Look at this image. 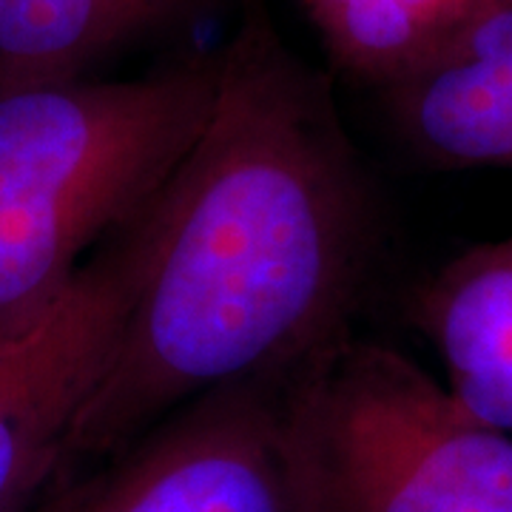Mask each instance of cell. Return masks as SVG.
<instances>
[{
	"label": "cell",
	"mask_w": 512,
	"mask_h": 512,
	"mask_svg": "<svg viewBox=\"0 0 512 512\" xmlns=\"http://www.w3.org/2000/svg\"><path fill=\"white\" fill-rule=\"evenodd\" d=\"M217 57L211 117L168 183L157 254L60 476L202 393L299 370L365 296L376 197L330 80L268 0H245Z\"/></svg>",
	"instance_id": "6da1fadb"
},
{
	"label": "cell",
	"mask_w": 512,
	"mask_h": 512,
	"mask_svg": "<svg viewBox=\"0 0 512 512\" xmlns=\"http://www.w3.org/2000/svg\"><path fill=\"white\" fill-rule=\"evenodd\" d=\"M220 57L131 80L0 86V342L154 200L200 140Z\"/></svg>",
	"instance_id": "7a4b0ae2"
},
{
	"label": "cell",
	"mask_w": 512,
	"mask_h": 512,
	"mask_svg": "<svg viewBox=\"0 0 512 512\" xmlns=\"http://www.w3.org/2000/svg\"><path fill=\"white\" fill-rule=\"evenodd\" d=\"M302 512H512V439L410 356L342 336L288 382Z\"/></svg>",
	"instance_id": "3957f363"
},
{
	"label": "cell",
	"mask_w": 512,
	"mask_h": 512,
	"mask_svg": "<svg viewBox=\"0 0 512 512\" xmlns=\"http://www.w3.org/2000/svg\"><path fill=\"white\" fill-rule=\"evenodd\" d=\"M293 373L174 407L52 481L29 512H302L285 424Z\"/></svg>",
	"instance_id": "277c9868"
},
{
	"label": "cell",
	"mask_w": 512,
	"mask_h": 512,
	"mask_svg": "<svg viewBox=\"0 0 512 512\" xmlns=\"http://www.w3.org/2000/svg\"><path fill=\"white\" fill-rule=\"evenodd\" d=\"M165 191L80 265L35 325L0 342V512H29L60 476L157 254Z\"/></svg>",
	"instance_id": "5b68a950"
},
{
	"label": "cell",
	"mask_w": 512,
	"mask_h": 512,
	"mask_svg": "<svg viewBox=\"0 0 512 512\" xmlns=\"http://www.w3.org/2000/svg\"><path fill=\"white\" fill-rule=\"evenodd\" d=\"M382 92L427 165L512 168V0L481 9Z\"/></svg>",
	"instance_id": "8992f818"
},
{
	"label": "cell",
	"mask_w": 512,
	"mask_h": 512,
	"mask_svg": "<svg viewBox=\"0 0 512 512\" xmlns=\"http://www.w3.org/2000/svg\"><path fill=\"white\" fill-rule=\"evenodd\" d=\"M413 319L470 416L512 433V237L450 259L416 293Z\"/></svg>",
	"instance_id": "52a82bcc"
},
{
	"label": "cell",
	"mask_w": 512,
	"mask_h": 512,
	"mask_svg": "<svg viewBox=\"0 0 512 512\" xmlns=\"http://www.w3.org/2000/svg\"><path fill=\"white\" fill-rule=\"evenodd\" d=\"M217 0H0V86L86 77L94 63L183 26Z\"/></svg>",
	"instance_id": "ba28073f"
},
{
	"label": "cell",
	"mask_w": 512,
	"mask_h": 512,
	"mask_svg": "<svg viewBox=\"0 0 512 512\" xmlns=\"http://www.w3.org/2000/svg\"><path fill=\"white\" fill-rule=\"evenodd\" d=\"M330 60L384 89L498 0H302Z\"/></svg>",
	"instance_id": "9c48e42d"
}]
</instances>
